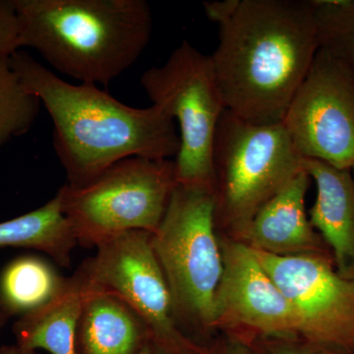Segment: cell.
Instances as JSON below:
<instances>
[{"label": "cell", "instance_id": "26", "mask_svg": "<svg viewBox=\"0 0 354 354\" xmlns=\"http://www.w3.org/2000/svg\"><path fill=\"white\" fill-rule=\"evenodd\" d=\"M274 354H309V353H299V351H292V349H279V351H277Z\"/></svg>", "mask_w": 354, "mask_h": 354}, {"label": "cell", "instance_id": "28", "mask_svg": "<svg viewBox=\"0 0 354 354\" xmlns=\"http://www.w3.org/2000/svg\"><path fill=\"white\" fill-rule=\"evenodd\" d=\"M0 305H2L1 301H0Z\"/></svg>", "mask_w": 354, "mask_h": 354}, {"label": "cell", "instance_id": "7", "mask_svg": "<svg viewBox=\"0 0 354 354\" xmlns=\"http://www.w3.org/2000/svg\"><path fill=\"white\" fill-rule=\"evenodd\" d=\"M140 83L153 106L178 123L177 183L212 187L214 142L227 109L211 57L183 41L164 64L146 70Z\"/></svg>", "mask_w": 354, "mask_h": 354}, {"label": "cell", "instance_id": "19", "mask_svg": "<svg viewBox=\"0 0 354 354\" xmlns=\"http://www.w3.org/2000/svg\"><path fill=\"white\" fill-rule=\"evenodd\" d=\"M319 50L344 60L354 44V0H309Z\"/></svg>", "mask_w": 354, "mask_h": 354}, {"label": "cell", "instance_id": "21", "mask_svg": "<svg viewBox=\"0 0 354 354\" xmlns=\"http://www.w3.org/2000/svg\"><path fill=\"white\" fill-rule=\"evenodd\" d=\"M239 0H223V1L204 2L205 13L209 20L220 24L221 21L225 19L234 10Z\"/></svg>", "mask_w": 354, "mask_h": 354}, {"label": "cell", "instance_id": "25", "mask_svg": "<svg viewBox=\"0 0 354 354\" xmlns=\"http://www.w3.org/2000/svg\"><path fill=\"white\" fill-rule=\"evenodd\" d=\"M155 342L151 341L147 344L145 348L139 354H158L157 349L155 348Z\"/></svg>", "mask_w": 354, "mask_h": 354}, {"label": "cell", "instance_id": "1", "mask_svg": "<svg viewBox=\"0 0 354 354\" xmlns=\"http://www.w3.org/2000/svg\"><path fill=\"white\" fill-rule=\"evenodd\" d=\"M218 26L211 60L225 109L281 123L319 50L309 0H239Z\"/></svg>", "mask_w": 354, "mask_h": 354}, {"label": "cell", "instance_id": "22", "mask_svg": "<svg viewBox=\"0 0 354 354\" xmlns=\"http://www.w3.org/2000/svg\"><path fill=\"white\" fill-rule=\"evenodd\" d=\"M0 354H37V351H29L18 346H0Z\"/></svg>", "mask_w": 354, "mask_h": 354}, {"label": "cell", "instance_id": "23", "mask_svg": "<svg viewBox=\"0 0 354 354\" xmlns=\"http://www.w3.org/2000/svg\"><path fill=\"white\" fill-rule=\"evenodd\" d=\"M342 62L348 65L354 71V44L353 46H351V50H349L348 55H346V57H344V60H342Z\"/></svg>", "mask_w": 354, "mask_h": 354}, {"label": "cell", "instance_id": "15", "mask_svg": "<svg viewBox=\"0 0 354 354\" xmlns=\"http://www.w3.org/2000/svg\"><path fill=\"white\" fill-rule=\"evenodd\" d=\"M94 288L79 319L76 354L141 353L152 341L146 324L121 298Z\"/></svg>", "mask_w": 354, "mask_h": 354}, {"label": "cell", "instance_id": "13", "mask_svg": "<svg viewBox=\"0 0 354 354\" xmlns=\"http://www.w3.org/2000/svg\"><path fill=\"white\" fill-rule=\"evenodd\" d=\"M302 167L316 183L310 223L330 247L337 272L354 279V176L321 160L304 158Z\"/></svg>", "mask_w": 354, "mask_h": 354}, {"label": "cell", "instance_id": "16", "mask_svg": "<svg viewBox=\"0 0 354 354\" xmlns=\"http://www.w3.org/2000/svg\"><path fill=\"white\" fill-rule=\"evenodd\" d=\"M76 245L75 235L57 195L30 213L0 223V248L37 249L64 268L71 264L72 252Z\"/></svg>", "mask_w": 354, "mask_h": 354}, {"label": "cell", "instance_id": "29", "mask_svg": "<svg viewBox=\"0 0 354 354\" xmlns=\"http://www.w3.org/2000/svg\"><path fill=\"white\" fill-rule=\"evenodd\" d=\"M353 353H354V351H353Z\"/></svg>", "mask_w": 354, "mask_h": 354}, {"label": "cell", "instance_id": "14", "mask_svg": "<svg viewBox=\"0 0 354 354\" xmlns=\"http://www.w3.org/2000/svg\"><path fill=\"white\" fill-rule=\"evenodd\" d=\"M83 268L65 279L50 301L21 317L14 325L18 346L50 354H76V330L83 306L94 290Z\"/></svg>", "mask_w": 354, "mask_h": 354}, {"label": "cell", "instance_id": "12", "mask_svg": "<svg viewBox=\"0 0 354 354\" xmlns=\"http://www.w3.org/2000/svg\"><path fill=\"white\" fill-rule=\"evenodd\" d=\"M310 179L304 169L260 209L242 235L249 247L277 256L326 254L305 211Z\"/></svg>", "mask_w": 354, "mask_h": 354}, {"label": "cell", "instance_id": "17", "mask_svg": "<svg viewBox=\"0 0 354 354\" xmlns=\"http://www.w3.org/2000/svg\"><path fill=\"white\" fill-rule=\"evenodd\" d=\"M64 281L50 263L23 256L7 265L0 276V301L10 317H22L50 301Z\"/></svg>", "mask_w": 354, "mask_h": 354}, {"label": "cell", "instance_id": "2", "mask_svg": "<svg viewBox=\"0 0 354 354\" xmlns=\"http://www.w3.org/2000/svg\"><path fill=\"white\" fill-rule=\"evenodd\" d=\"M10 62L50 113L53 148L70 187L87 185L124 158L171 160L178 153L176 121L158 106L132 108L95 84L66 82L26 51H16Z\"/></svg>", "mask_w": 354, "mask_h": 354}, {"label": "cell", "instance_id": "3", "mask_svg": "<svg viewBox=\"0 0 354 354\" xmlns=\"http://www.w3.org/2000/svg\"><path fill=\"white\" fill-rule=\"evenodd\" d=\"M21 48L59 73L108 86L146 50L153 15L145 0H13Z\"/></svg>", "mask_w": 354, "mask_h": 354}, {"label": "cell", "instance_id": "8", "mask_svg": "<svg viewBox=\"0 0 354 354\" xmlns=\"http://www.w3.org/2000/svg\"><path fill=\"white\" fill-rule=\"evenodd\" d=\"M81 267L93 286L121 298L138 314L158 348L181 353L193 348L177 323L152 234L134 230L111 237Z\"/></svg>", "mask_w": 354, "mask_h": 354}, {"label": "cell", "instance_id": "24", "mask_svg": "<svg viewBox=\"0 0 354 354\" xmlns=\"http://www.w3.org/2000/svg\"><path fill=\"white\" fill-rule=\"evenodd\" d=\"M10 318V315L7 313L6 308H4L3 305H0V330H2V328L6 326L7 321Z\"/></svg>", "mask_w": 354, "mask_h": 354}, {"label": "cell", "instance_id": "20", "mask_svg": "<svg viewBox=\"0 0 354 354\" xmlns=\"http://www.w3.org/2000/svg\"><path fill=\"white\" fill-rule=\"evenodd\" d=\"M21 50L19 24L13 0H0V57Z\"/></svg>", "mask_w": 354, "mask_h": 354}, {"label": "cell", "instance_id": "18", "mask_svg": "<svg viewBox=\"0 0 354 354\" xmlns=\"http://www.w3.org/2000/svg\"><path fill=\"white\" fill-rule=\"evenodd\" d=\"M41 106L14 71L10 57H0V150L31 129Z\"/></svg>", "mask_w": 354, "mask_h": 354}, {"label": "cell", "instance_id": "4", "mask_svg": "<svg viewBox=\"0 0 354 354\" xmlns=\"http://www.w3.org/2000/svg\"><path fill=\"white\" fill-rule=\"evenodd\" d=\"M283 123L256 124L225 111L212 153L216 223L243 235L256 214L304 171Z\"/></svg>", "mask_w": 354, "mask_h": 354}, {"label": "cell", "instance_id": "9", "mask_svg": "<svg viewBox=\"0 0 354 354\" xmlns=\"http://www.w3.org/2000/svg\"><path fill=\"white\" fill-rule=\"evenodd\" d=\"M281 123L302 158L353 169V70L319 50Z\"/></svg>", "mask_w": 354, "mask_h": 354}, {"label": "cell", "instance_id": "10", "mask_svg": "<svg viewBox=\"0 0 354 354\" xmlns=\"http://www.w3.org/2000/svg\"><path fill=\"white\" fill-rule=\"evenodd\" d=\"M252 250L295 310L298 334L324 348L353 353L354 279L342 277L327 254Z\"/></svg>", "mask_w": 354, "mask_h": 354}, {"label": "cell", "instance_id": "6", "mask_svg": "<svg viewBox=\"0 0 354 354\" xmlns=\"http://www.w3.org/2000/svg\"><path fill=\"white\" fill-rule=\"evenodd\" d=\"M176 185L174 160L132 157L82 187L65 184L57 196L77 243L97 248L124 232L155 234Z\"/></svg>", "mask_w": 354, "mask_h": 354}, {"label": "cell", "instance_id": "27", "mask_svg": "<svg viewBox=\"0 0 354 354\" xmlns=\"http://www.w3.org/2000/svg\"><path fill=\"white\" fill-rule=\"evenodd\" d=\"M351 171H353V176H354V165H353V169H351Z\"/></svg>", "mask_w": 354, "mask_h": 354}, {"label": "cell", "instance_id": "5", "mask_svg": "<svg viewBox=\"0 0 354 354\" xmlns=\"http://www.w3.org/2000/svg\"><path fill=\"white\" fill-rule=\"evenodd\" d=\"M213 188L177 183L152 245L171 291L180 324L214 327L216 295L223 276L221 248L216 234Z\"/></svg>", "mask_w": 354, "mask_h": 354}, {"label": "cell", "instance_id": "11", "mask_svg": "<svg viewBox=\"0 0 354 354\" xmlns=\"http://www.w3.org/2000/svg\"><path fill=\"white\" fill-rule=\"evenodd\" d=\"M223 271L216 295V321L267 335L298 334L295 310L256 258L241 242H223Z\"/></svg>", "mask_w": 354, "mask_h": 354}]
</instances>
